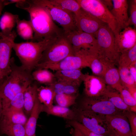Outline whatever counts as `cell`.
I'll use <instances>...</instances> for the list:
<instances>
[{
  "label": "cell",
  "instance_id": "1",
  "mask_svg": "<svg viewBox=\"0 0 136 136\" xmlns=\"http://www.w3.org/2000/svg\"><path fill=\"white\" fill-rule=\"evenodd\" d=\"M16 6L26 10L29 14L34 31L31 42L53 40L64 34L63 29L54 23L47 11L33 0H21L16 3Z\"/></svg>",
  "mask_w": 136,
  "mask_h": 136
},
{
  "label": "cell",
  "instance_id": "2",
  "mask_svg": "<svg viewBox=\"0 0 136 136\" xmlns=\"http://www.w3.org/2000/svg\"><path fill=\"white\" fill-rule=\"evenodd\" d=\"M11 65L10 73L0 81V94L3 109L8 108L15 96L25 90L34 81L31 73L21 65H16L13 58H11Z\"/></svg>",
  "mask_w": 136,
  "mask_h": 136
},
{
  "label": "cell",
  "instance_id": "3",
  "mask_svg": "<svg viewBox=\"0 0 136 136\" xmlns=\"http://www.w3.org/2000/svg\"><path fill=\"white\" fill-rule=\"evenodd\" d=\"M57 38L40 42H14L12 49L20 61L21 66L32 73L39 63L43 52Z\"/></svg>",
  "mask_w": 136,
  "mask_h": 136
},
{
  "label": "cell",
  "instance_id": "4",
  "mask_svg": "<svg viewBox=\"0 0 136 136\" xmlns=\"http://www.w3.org/2000/svg\"><path fill=\"white\" fill-rule=\"evenodd\" d=\"M97 43V53L108 62L118 65L120 54L115 46L114 32L105 24L94 35Z\"/></svg>",
  "mask_w": 136,
  "mask_h": 136
},
{
  "label": "cell",
  "instance_id": "5",
  "mask_svg": "<svg viewBox=\"0 0 136 136\" xmlns=\"http://www.w3.org/2000/svg\"><path fill=\"white\" fill-rule=\"evenodd\" d=\"M34 3L44 8L52 19L62 28L64 34L78 30L75 15L52 2V0H33Z\"/></svg>",
  "mask_w": 136,
  "mask_h": 136
},
{
  "label": "cell",
  "instance_id": "6",
  "mask_svg": "<svg viewBox=\"0 0 136 136\" xmlns=\"http://www.w3.org/2000/svg\"><path fill=\"white\" fill-rule=\"evenodd\" d=\"M72 109L75 113V121L90 130L105 136H109L114 132L106 116L77 107H73Z\"/></svg>",
  "mask_w": 136,
  "mask_h": 136
},
{
  "label": "cell",
  "instance_id": "7",
  "mask_svg": "<svg viewBox=\"0 0 136 136\" xmlns=\"http://www.w3.org/2000/svg\"><path fill=\"white\" fill-rule=\"evenodd\" d=\"M74 55L72 46L64 34L58 37L44 51L38 65L55 63Z\"/></svg>",
  "mask_w": 136,
  "mask_h": 136
},
{
  "label": "cell",
  "instance_id": "8",
  "mask_svg": "<svg viewBox=\"0 0 136 136\" xmlns=\"http://www.w3.org/2000/svg\"><path fill=\"white\" fill-rule=\"evenodd\" d=\"M77 107L105 116L123 112L116 108L104 95L94 97L84 95L80 100Z\"/></svg>",
  "mask_w": 136,
  "mask_h": 136
},
{
  "label": "cell",
  "instance_id": "9",
  "mask_svg": "<svg viewBox=\"0 0 136 136\" xmlns=\"http://www.w3.org/2000/svg\"><path fill=\"white\" fill-rule=\"evenodd\" d=\"M81 8L107 24L114 33L116 22L110 10L101 0H76Z\"/></svg>",
  "mask_w": 136,
  "mask_h": 136
},
{
  "label": "cell",
  "instance_id": "10",
  "mask_svg": "<svg viewBox=\"0 0 136 136\" xmlns=\"http://www.w3.org/2000/svg\"><path fill=\"white\" fill-rule=\"evenodd\" d=\"M17 35L14 30L9 36H0V81L10 73L13 45Z\"/></svg>",
  "mask_w": 136,
  "mask_h": 136
},
{
  "label": "cell",
  "instance_id": "11",
  "mask_svg": "<svg viewBox=\"0 0 136 136\" xmlns=\"http://www.w3.org/2000/svg\"><path fill=\"white\" fill-rule=\"evenodd\" d=\"M64 35L71 44L74 54L81 50L97 51V41L92 35L78 30Z\"/></svg>",
  "mask_w": 136,
  "mask_h": 136
},
{
  "label": "cell",
  "instance_id": "12",
  "mask_svg": "<svg viewBox=\"0 0 136 136\" xmlns=\"http://www.w3.org/2000/svg\"><path fill=\"white\" fill-rule=\"evenodd\" d=\"M89 65L85 58L78 53L68 56L55 63L44 65H39L36 69H46L54 71L73 69H81Z\"/></svg>",
  "mask_w": 136,
  "mask_h": 136
},
{
  "label": "cell",
  "instance_id": "13",
  "mask_svg": "<svg viewBox=\"0 0 136 136\" xmlns=\"http://www.w3.org/2000/svg\"><path fill=\"white\" fill-rule=\"evenodd\" d=\"M75 15L78 30L93 35L106 24L81 8Z\"/></svg>",
  "mask_w": 136,
  "mask_h": 136
},
{
  "label": "cell",
  "instance_id": "14",
  "mask_svg": "<svg viewBox=\"0 0 136 136\" xmlns=\"http://www.w3.org/2000/svg\"><path fill=\"white\" fill-rule=\"evenodd\" d=\"M78 52L86 60L94 75L102 78L108 67L113 64L108 62L95 52L81 50Z\"/></svg>",
  "mask_w": 136,
  "mask_h": 136
},
{
  "label": "cell",
  "instance_id": "15",
  "mask_svg": "<svg viewBox=\"0 0 136 136\" xmlns=\"http://www.w3.org/2000/svg\"><path fill=\"white\" fill-rule=\"evenodd\" d=\"M83 82L84 96L94 97L104 95L107 85L102 78L86 73Z\"/></svg>",
  "mask_w": 136,
  "mask_h": 136
},
{
  "label": "cell",
  "instance_id": "16",
  "mask_svg": "<svg viewBox=\"0 0 136 136\" xmlns=\"http://www.w3.org/2000/svg\"><path fill=\"white\" fill-rule=\"evenodd\" d=\"M116 49L121 53L129 50L136 45V30L128 26L114 35Z\"/></svg>",
  "mask_w": 136,
  "mask_h": 136
},
{
  "label": "cell",
  "instance_id": "17",
  "mask_svg": "<svg viewBox=\"0 0 136 136\" xmlns=\"http://www.w3.org/2000/svg\"><path fill=\"white\" fill-rule=\"evenodd\" d=\"M113 7L110 11L116 22V28L114 35L118 33L126 27L129 17L128 5L126 0H112Z\"/></svg>",
  "mask_w": 136,
  "mask_h": 136
},
{
  "label": "cell",
  "instance_id": "18",
  "mask_svg": "<svg viewBox=\"0 0 136 136\" xmlns=\"http://www.w3.org/2000/svg\"><path fill=\"white\" fill-rule=\"evenodd\" d=\"M105 117L110 126L119 136H133L128 120L123 112Z\"/></svg>",
  "mask_w": 136,
  "mask_h": 136
},
{
  "label": "cell",
  "instance_id": "19",
  "mask_svg": "<svg viewBox=\"0 0 136 136\" xmlns=\"http://www.w3.org/2000/svg\"><path fill=\"white\" fill-rule=\"evenodd\" d=\"M57 81L65 82L79 87L83 82L85 74L81 69L60 70L54 73Z\"/></svg>",
  "mask_w": 136,
  "mask_h": 136
},
{
  "label": "cell",
  "instance_id": "20",
  "mask_svg": "<svg viewBox=\"0 0 136 136\" xmlns=\"http://www.w3.org/2000/svg\"><path fill=\"white\" fill-rule=\"evenodd\" d=\"M43 105L37 99L29 119L24 126L26 135L36 136L37 123L40 113L43 112Z\"/></svg>",
  "mask_w": 136,
  "mask_h": 136
},
{
  "label": "cell",
  "instance_id": "21",
  "mask_svg": "<svg viewBox=\"0 0 136 136\" xmlns=\"http://www.w3.org/2000/svg\"><path fill=\"white\" fill-rule=\"evenodd\" d=\"M27 119L23 110L2 109L1 121L25 126Z\"/></svg>",
  "mask_w": 136,
  "mask_h": 136
},
{
  "label": "cell",
  "instance_id": "22",
  "mask_svg": "<svg viewBox=\"0 0 136 136\" xmlns=\"http://www.w3.org/2000/svg\"><path fill=\"white\" fill-rule=\"evenodd\" d=\"M43 112L49 115L61 117L68 121L75 120V113L72 109L61 107L58 105L47 107L43 105Z\"/></svg>",
  "mask_w": 136,
  "mask_h": 136
},
{
  "label": "cell",
  "instance_id": "23",
  "mask_svg": "<svg viewBox=\"0 0 136 136\" xmlns=\"http://www.w3.org/2000/svg\"><path fill=\"white\" fill-rule=\"evenodd\" d=\"M38 86L36 83L29 85L24 92V109L26 113L30 115L38 98L37 90Z\"/></svg>",
  "mask_w": 136,
  "mask_h": 136
},
{
  "label": "cell",
  "instance_id": "24",
  "mask_svg": "<svg viewBox=\"0 0 136 136\" xmlns=\"http://www.w3.org/2000/svg\"><path fill=\"white\" fill-rule=\"evenodd\" d=\"M20 20L18 15L5 12L0 20V28L2 30L0 35L9 36L12 32L13 28Z\"/></svg>",
  "mask_w": 136,
  "mask_h": 136
},
{
  "label": "cell",
  "instance_id": "25",
  "mask_svg": "<svg viewBox=\"0 0 136 136\" xmlns=\"http://www.w3.org/2000/svg\"><path fill=\"white\" fill-rule=\"evenodd\" d=\"M112 64L108 68L103 78L106 84L118 91L123 86L120 79L118 69Z\"/></svg>",
  "mask_w": 136,
  "mask_h": 136
},
{
  "label": "cell",
  "instance_id": "26",
  "mask_svg": "<svg viewBox=\"0 0 136 136\" xmlns=\"http://www.w3.org/2000/svg\"><path fill=\"white\" fill-rule=\"evenodd\" d=\"M31 75L34 81L45 86H50L57 81L54 73L46 69H36Z\"/></svg>",
  "mask_w": 136,
  "mask_h": 136
},
{
  "label": "cell",
  "instance_id": "27",
  "mask_svg": "<svg viewBox=\"0 0 136 136\" xmlns=\"http://www.w3.org/2000/svg\"><path fill=\"white\" fill-rule=\"evenodd\" d=\"M104 95L118 109L122 111H130V107L124 103L119 92L115 89L107 85Z\"/></svg>",
  "mask_w": 136,
  "mask_h": 136
},
{
  "label": "cell",
  "instance_id": "28",
  "mask_svg": "<svg viewBox=\"0 0 136 136\" xmlns=\"http://www.w3.org/2000/svg\"><path fill=\"white\" fill-rule=\"evenodd\" d=\"M0 132L8 136H25L24 126L5 121L0 122Z\"/></svg>",
  "mask_w": 136,
  "mask_h": 136
},
{
  "label": "cell",
  "instance_id": "29",
  "mask_svg": "<svg viewBox=\"0 0 136 136\" xmlns=\"http://www.w3.org/2000/svg\"><path fill=\"white\" fill-rule=\"evenodd\" d=\"M37 92L38 98L41 103L47 107L53 105L56 94L50 86L38 87Z\"/></svg>",
  "mask_w": 136,
  "mask_h": 136
},
{
  "label": "cell",
  "instance_id": "30",
  "mask_svg": "<svg viewBox=\"0 0 136 136\" xmlns=\"http://www.w3.org/2000/svg\"><path fill=\"white\" fill-rule=\"evenodd\" d=\"M50 86L56 94L79 93V87L65 82L56 81Z\"/></svg>",
  "mask_w": 136,
  "mask_h": 136
},
{
  "label": "cell",
  "instance_id": "31",
  "mask_svg": "<svg viewBox=\"0 0 136 136\" xmlns=\"http://www.w3.org/2000/svg\"><path fill=\"white\" fill-rule=\"evenodd\" d=\"M17 32L18 35L24 40H31L34 31L30 21L20 20L17 23Z\"/></svg>",
  "mask_w": 136,
  "mask_h": 136
},
{
  "label": "cell",
  "instance_id": "32",
  "mask_svg": "<svg viewBox=\"0 0 136 136\" xmlns=\"http://www.w3.org/2000/svg\"><path fill=\"white\" fill-rule=\"evenodd\" d=\"M79 96V93L69 94H61L55 95L54 100L57 105L67 108L74 105Z\"/></svg>",
  "mask_w": 136,
  "mask_h": 136
},
{
  "label": "cell",
  "instance_id": "33",
  "mask_svg": "<svg viewBox=\"0 0 136 136\" xmlns=\"http://www.w3.org/2000/svg\"><path fill=\"white\" fill-rule=\"evenodd\" d=\"M118 70L122 85L127 89L136 87V81L130 74L128 67L119 66Z\"/></svg>",
  "mask_w": 136,
  "mask_h": 136
},
{
  "label": "cell",
  "instance_id": "34",
  "mask_svg": "<svg viewBox=\"0 0 136 136\" xmlns=\"http://www.w3.org/2000/svg\"><path fill=\"white\" fill-rule=\"evenodd\" d=\"M136 62V45L128 50L121 53L118 63L119 66L128 67Z\"/></svg>",
  "mask_w": 136,
  "mask_h": 136
},
{
  "label": "cell",
  "instance_id": "35",
  "mask_svg": "<svg viewBox=\"0 0 136 136\" xmlns=\"http://www.w3.org/2000/svg\"><path fill=\"white\" fill-rule=\"evenodd\" d=\"M52 1L63 9L75 14L81 8L76 0H52Z\"/></svg>",
  "mask_w": 136,
  "mask_h": 136
},
{
  "label": "cell",
  "instance_id": "36",
  "mask_svg": "<svg viewBox=\"0 0 136 136\" xmlns=\"http://www.w3.org/2000/svg\"><path fill=\"white\" fill-rule=\"evenodd\" d=\"M24 90L19 93L15 96L11 101L8 108H7L17 110H23L24 105Z\"/></svg>",
  "mask_w": 136,
  "mask_h": 136
},
{
  "label": "cell",
  "instance_id": "37",
  "mask_svg": "<svg viewBox=\"0 0 136 136\" xmlns=\"http://www.w3.org/2000/svg\"><path fill=\"white\" fill-rule=\"evenodd\" d=\"M68 124L78 130L84 136H105L94 132L75 120L68 121Z\"/></svg>",
  "mask_w": 136,
  "mask_h": 136
},
{
  "label": "cell",
  "instance_id": "38",
  "mask_svg": "<svg viewBox=\"0 0 136 136\" xmlns=\"http://www.w3.org/2000/svg\"><path fill=\"white\" fill-rule=\"evenodd\" d=\"M124 103L130 108L136 106V100L132 97L128 89L122 86L118 91Z\"/></svg>",
  "mask_w": 136,
  "mask_h": 136
},
{
  "label": "cell",
  "instance_id": "39",
  "mask_svg": "<svg viewBox=\"0 0 136 136\" xmlns=\"http://www.w3.org/2000/svg\"><path fill=\"white\" fill-rule=\"evenodd\" d=\"M127 118L133 136H136V113L130 111L123 112Z\"/></svg>",
  "mask_w": 136,
  "mask_h": 136
},
{
  "label": "cell",
  "instance_id": "40",
  "mask_svg": "<svg viewBox=\"0 0 136 136\" xmlns=\"http://www.w3.org/2000/svg\"><path fill=\"white\" fill-rule=\"evenodd\" d=\"M130 16L126 23V26L130 25H134L136 27V0L130 1Z\"/></svg>",
  "mask_w": 136,
  "mask_h": 136
},
{
  "label": "cell",
  "instance_id": "41",
  "mask_svg": "<svg viewBox=\"0 0 136 136\" xmlns=\"http://www.w3.org/2000/svg\"><path fill=\"white\" fill-rule=\"evenodd\" d=\"M136 62L132 64L128 67L130 74L136 81Z\"/></svg>",
  "mask_w": 136,
  "mask_h": 136
},
{
  "label": "cell",
  "instance_id": "42",
  "mask_svg": "<svg viewBox=\"0 0 136 136\" xmlns=\"http://www.w3.org/2000/svg\"><path fill=\"white\" fill-rule=\"evenodd\" d=\"M128 89L132 97L136 100V87L130 88Z\"/></svg>",
  "mask_w": 136,
  "mask_h": 136
},
{
  "label": "cell",
  "instance_id": "43",
  "mask_svg": "<svg viewBox=\"0 0 136 136\" xmlns=\"http://www.w3.org/2000/svg\"><path fill=\"white\" fill-rule=\"evenodd\" d=\"M74 129V136H84L78 130L76 129Z\"/></svg>",
  "mask_w": 136,
  "mask_h": 136
},
{
  "label": "cell",
  "instance_id": "44",
  "mask_svg": "<svg viewBox=\"0 0 136 136\" xmlns=\"http://www.w3.org/2000/svg\"><path fill=\"white\" fill-rule=\"evenodd\" d=\"M2 98L0 94V122L2 112Z\"/></svg>",
  "mask_w": 136,
  "mask_h": 136
},
{
  "label": "cell",
  "instance_id": "45",
  "mask_svg": "<svg viewBox=\"0 0 136 136\" xmlns=\"http://www.w3.org/2000/svg\"><path fill=\"white\" fill-rule=\"evenodd\" d=\"M4 0H0V7L5 6L4 4Z\"/></svg>",
  "mask_w": 136,
  "mask_h": 136
},
{
  "label": "cell",
  "instance_id": "46",
  "mask_svg": "<svg viewBox=\"0 0 136 136\" xmlns=\"http://www.w3.org/2000/svg\"><path fill=\"white\" fill-rule=\"evenodd\" d=\"M109 136H119L118 134L114 131V132Z\"/></svg>",
  "mask_w": 136,
  "mask_h": 136
},
{
  "label": "cell",
  "instance_id": "47",
  "mask_svg": "<svg viewBox=\"0 0 136 136\" xmlns=\"http://www.w3.org/2000/svg\"><path fill=\"white\" fill-rule=\"evenodd\" d=\"M4 7H0V16L1 14L2 11Z\"/></svg>",
  "mask_w": 136,
  "mask_h": 136
},
{
  "label": "cell",
  "instance_id": "48",
  "mask_svg": "<svg viewBox=\"0 0 136 136\" xmlns=\"http://www.w3.org/2000/svg\"><path fill=\"white\" fill-rule=\"evenodd\" d=\"M25 136H30L27 135H25Z\"/></svg>",
  "mask_w": 136,
  "mask_h": 136
}]
</instances>
